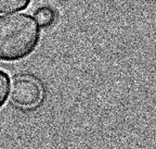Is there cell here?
Here are the masks:
<instances>
[{
	"label": "cell",
	"instance_id": "5",
	"mask_svg": "<svg viewBox=\"0 0 156 149\" xmlns=\"http://www.w3.org/2000/svg\"><path fill=\"white\" fill-rule=\"evenodd\" d=\"M11 91V80L7 72L0 70V109L5 105L9 99Z\"/></svg>",
	"mask_w": 156,
	"mask_h": 149
},
{
	"label": "cell",
	"instance_id": "1",
	"mask_svg": "<svg viewBox=\"0 0 156 149\" xmlns=\"http://www.w3.org/2000/svg\"><path fill=\"white\" fill-rule=\"evenodd\" d=\"M41 28L35 17L26 13L0 15V61L16 62L37 49Z\"/></svg>",
	"mask_w": 156,
	"mask_h": 149
},
{
	"label": "cell",
	"instance_id": "2",
	"mask_svg": "<svg viewBox=\"0 0 156 149\" xmlns=\"http://www.w3.org/2000/svg\"><path fill=\"white\" fill-rule=\"evenodd\" d=\"M10 97L20 107L34 108L41 102L44 91L37 80L28 76H20L14 78L11 84Z\"/></svg>",
	"mask_w": 156,
	"mask_h": 149
},
{
	"label": "cell",
	"instance_id": "3",
	"mask_svg": "<svg viewBox=\"0 0 156 149\" xmlns=\"http://www.w3.org/2000/svg\"><path fill=\"white\" fill-rule=\"evenodd\" d=\"M35 19L37 20L40 27H50L54 24L56 19V13L52 8L50 7H40L35 12Z\"/></svg>",
	"mask_w": 156,
	"mask_h": 149
},
{
	"label": "cell",
	"instance_id": "4",
	"mask_svg": "<svg viewBox=\"0 0 156 149\" xmlns=\"http://www.w3.org/2000/svg\"><path fill=\"white\" fill-rule=\"evenodd\" d=\"M32 0H0V13H12L25 10Z\"/></svg>",
	"mask_w": 156,
	"mask_h": 149
}]
</instances>
